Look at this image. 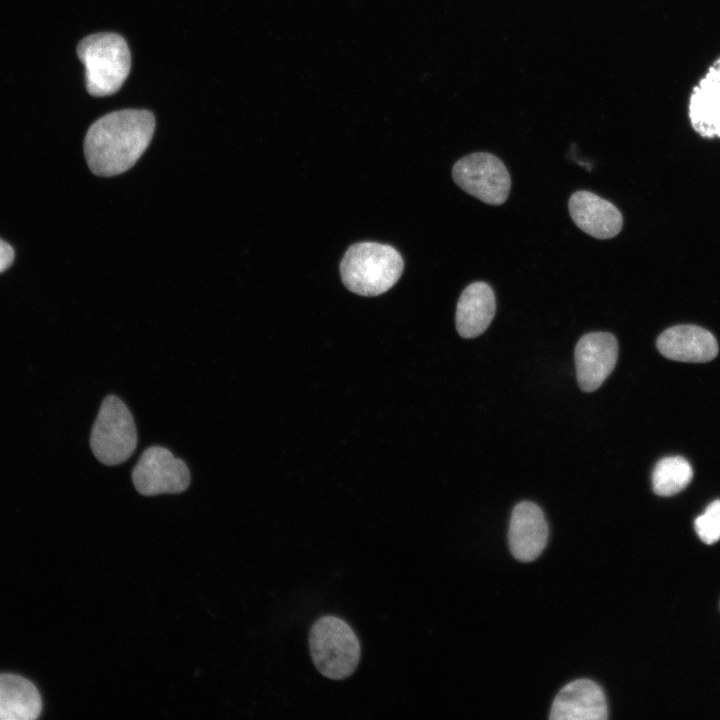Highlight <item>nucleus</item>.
<instances>
[{
	"label": "nucleus",
	"instance_id": "obj_17",
	"mask_svg": "<svg viewBox=\"0 0 720 720\" xmlns=\"http://www.w3.org/2000/svg\"><path fill=\"white\" fill-rule=\"evenodd\" d=\"M695 530L708 545L720 540V500L710 503L704 513L696 518Z\"/></svg>",
	"mask_w": 720,
	"mask_h": 720
},
{
	"label": "nucleus",
	"instance_id": "obj_12",
	"mask_svg": "<svg viewBox=\"0 0 720 720\" xmlns=\"http://www.w3.org/2000/svg\"><path fill=\"white\" fill-rule=\"evenodd\" d=\"M688 116L693 129L702 137H720V56L693 87Z\"/></svg>",
	"mask_w": 720,
	"mask_h": 720
},
{
	"label": "nucleus",
	"instance_id": "obj_9",
	"mask_svg": "<svg viewBox=\"0 0 720 720\" xmlns=\"http://www.w3.org/2000/svg\"><path fill=\"white\" fill-rule=\"evenodd\" d=\"M508 540L511 553L519 561H533L542 553L548 540V525L537 504L523 501L514 507Z\"/></svg>",
	"mask_w": 720,
	"mask_h": 720
},
{
	"label": "nucleus",
	"instance_id": "obj_13",
	"mask_svg": "<svg viewBox=\"0 0 720 720\" xmlns=\"http://www.w3.org/2000/svg\"><path fill=\"white\" fill-rule=\"evenodd\" d=\"M656 346L666 358L681 362H708L718 353L715 337L696 325H677L666 329L658 337Z\"/></svg>",
	"mask_w": 720,
	"mask_h": 720
},
{
	"label": "nucleus",
	"instance_id": "obj_5",
	"mask_svg": "<svg viewBox=\"0 0 720 720\" xmlns=\"http://www.w3.org/2000/svg\"><path fill=\"white\" fill-rule=\"evenodd\" d=\"M135 422L126 404L115 395L102 401L90 435V447L98 461L117 465L135 451Z\"/></svg>",
	"mask_w": 720,
	"mask_h": 720
},
{
	"label": "nucleus",
	"instance_id": "obj_10",
	"mask_svg": "<svg viewBox=\"0 0 720 720\" xmlns=\"http://www.w3.org/2000/svg\"><path fill=\"white\" fill-rule=\"evenodd\" d=\"M568 208L576 226L594 238H613L622 229L623 216L619 209L592 192H574L569 199Z\"/></svg>",
	"mask_w": 720,
	"mask_h": 720
},
{
	"label": "nucleus",
	"instance_id": "obj_8",
	"mask_svg": "<svg viewBox=\"0 0 720 720\" xmlns=\"http://www.w3.org/2000/svg\"><path fill=\"white\" fill-rule=\"evenodd\" d=\"M618 343L609 332H591L582 336L575 347V366L580 388L585 392L598 389L613 371Z\"/></svg>",
	"mask_w": 720,
	"mask_h": 720
},
{
	"label": "nucleus",
	"instance_id": "obj_11",
	"mask_svg": "<svg viewBox=\"0 0 720 720\" xmlns=\"http://www.w3.org/2000/svg\"><path fill=\"white\" fill-rule=\"evenodd\" d=\"M607 702L602 688L589 679L565 685L554 699L551 720H605Z\"/></svg>",
	"mask_w": 720,
	"mask_h": 720
},
{
	"label": "nucleus",
	"instance_id": "obj_18",
	"mask_svg": "<svg viewBox=\"0 0 720 720\" xmlns=\"http://www.w3.org/2000/svg\"><path fill=\"white\" fill-rule=\"evenodd\" d=\"M13 248L0 239V273L8 269L14 260Z\"/></svg>",
	"mask_w": 720,
	"mask_h": 720
},
{
	"label": "nucleus",
	"instance_id": "obj_1",
	"mask_svg": "<svg viewBox=\"0 0 720 720\" xmlns=\"http://www.w3.org/2000/svg\"><path fill=\"white\" fill-rule=\"evenodd\" d=\"M155 118L147 110L125 109L104 115L88 129L84 153L90 170L114 176L130 169L148 147Z\"/></svg>",
	"mask_w": 720,
	"mask_h": 720
},
{
	"label": "nucleus",
	"instance_id": "obj_4",
	"mask_svg": "<svg viewBox=\"0 0 720 720\" xmlns=\"http://www.w3.org/2000/svg\"><path fill=\"white\" fill-rule=\"evenodd\" d=\"M311 658L325 677L341 680L355 671L360 661V643L343 619L326 615L314 622L309 634Z\"/></svg>",
	"mask_w": 720,
	"mask_h": 720
},
{
	"label": "nucleus",
	"instance_id": "obj_6",
	"mask_svg": "<svg viewBox=\"0 0 720 720\" xmlns=\"http://www.w3.org/2000/svg\"><path fill=\"white\" fill-rule=\"evenodd\" d=\"M452 176L461 189L489 205L504 203L511 188L506 166L487 152H476L459 159L453 166Z\"/></svg>",
	"mask_w": 720,
	"mask_h": 720
},
{
	"label": "nucleus",
	"instance_id": "obj_7",
	"mask_svg": "<svg viewBox=\"0 0 720 720\" xmlns=\"http://www.w3.org/2000/svg\"><path fill=\"white\" fill-rule=\"evenodd\" d=\"M190 479L185 462L160 446L147 448L132 471L133 484L144 496L181 493L188 488Z\"/></svg>",
	"mask_w": 720,
	"mask_h": 720
},
{
	"label": "nucleus",
	"instance_id": "obj_15",
	"mask_svg": "<svg viewBox=\"0 0 720 720\" xmlns=\"http://www.w3.org/2000/svg\"><path fill=\"white\" fill-rule=\"evenodd\" d=\"M41 709L34 684L18 675L0 674V720H33Z\"/></svg>",
	"mask_w": 720,
	"mask_h": 720
},
{
	"label": "nucleus",
	"instance_id": "obj_14",
	"mask_svg": "<svg viewBox=\"0 0 720 720\" xmlns=\"http://www.w3.org/2000/svg\"><path fill=\"white\" fill-rule=\"evenodd\" d=\"M494 291L486 282L477 281L468 285L461 293L455 315L456 328L463 338H474L482 334L495 316Z\"/></svg>",
	"mask_w": 720,
	"mask_h": 720
},
{
	"label": "nucleus",
	"instance_id": "obj_3",
	"mask_svg": "<svg viewBox=\"0 0 720 720\" xmlns=\"http://www.w3.org/2000/svg\"><path fill=\"white\" fill-rule=\"evenodd\" d=\"M77 54L85 66V84L93 96L117 92L131 67V56L125 39L115 33H96L82 39Z\"/></svg>",
	"mask_w": 720,
	"mask_h": 720
},
{
	"label": "nucleus",
	"instance_id": "obj_16",
	"mask_svg": "<svg viewBox=\"0 0 720 720\" xmlns=\"http://www.w3.org/2000/svg\"><path fill=\"white\" fill-rule=\"evenodd\" d=\"M693 477L690 463L681 456L659 460L652 473V486L657 495L672 496L688 486Z\"/></svg>",
	"mask_w": 720,
	"mask_h": 720
},
{
	"label": "nucleus",
	"instance_id": "obj_2",
	"mask_svg": "<svg viewBox=\"0 0 720 720\" xmlns=\"http://www.w3.org/2000/svg\"><path fill=\"white\" fill-rule=\"evenodd\" d=\"M403 268V258L392 246L360 242L347 249L340 263V275L351 292L377 296L399 280Z\"/></svg>",
	"mask_w": 720,
	"mask_h": 720
}]
</instances>
